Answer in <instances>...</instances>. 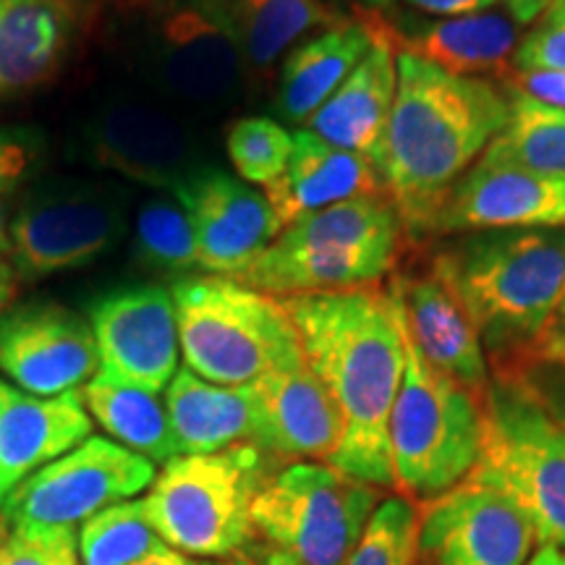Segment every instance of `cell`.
<instances>
[{"label": "cell", "mask_w": 565, "mask_h": 565, "mask_svg": "<svg viewBox=\"0 0 565 565\" xmlns=\"http://www.w3.org/2000/svg\"><path fill=\"white\" fill-rule=\"evenodd\" d=\"M419 511L406 498H387L374 508L362 540L345 565H416Z\"/></svg>", "instance_id": "obj_34"}, {"label": "cell", "mask_w": 565, "mask_h": 565, "mask_svg": "<svg viewBox=\"0 0 565 565\" xmlns=\"http://www.w3.org/2000/svg\"><path fill=\"white\" fill-rule=\"evenodd\" d=\"M494 356L524 353L555 320L565 288V225L456 236L429 267Z\"/></svg>", "instance_id": "obj_3"}, {"label": "cell", "mask_w": 565, "mask_h": 565, "mask_svg": "<svg viewBox=\"0 0 565 565\" xmlns=\"http://www.w3.org/2000/svg\"><path fill=\"white\" fill-rule=\"evenodd\" d=\"M307 366L333 395L343 440L330 466L374 487H395L391 414L404 380L401 309L391 291L351 288L280 296Z\"/></svg>", "instance_id": "obj_1"}, {"label": "cell", "mask_w": 565, "mask_h": 565, "mask_svg": "<svg viewBox=\"0 0 565 565\" xmlns=\"http://www.w3.org/2000/svg\"><path fill=\"white\" fill-rule=\"evenodd\" d=\"M414 11L427 13L435 19L475 17V13L492 11L500 0H406Z\"/></svg>", "instance_id": "obj_40"}, {"label": "cell", "mask_w": 565, "mask_h": 565, "mask_svg": "<svg viewBox=\"0 0 565 565\" xmlns=\"http://www.w3.org/2000/svg\"><path fill=\"white\" fill-rule=\"evenodd\" d=\"M387 291L398 299L408 335L427 364L482 401L490 385L484 349L450 288L429 270L393 280Z\"/></svg>", "instance_id": "obj_21"}, {"label": "cell", "mask_w": 565, "mask_h": 565, "mask_svg": "<svg viewBox=\"0 0 565 565\" xmlns=\"http://www.w3.org/2000/svg\"><path fill=\"white\" fill-rule=\"evenodd\" d=\"M508 87L565 110V74L557 71H508Z\"/></svg>", "instance_id": "obj_37"}, {"label": "cell", "mask_w": 565, "mask_h": 565, "mask_svg": "<svg viewBox=\"0 0 565 565\" xmlns=\"http://www.w3.org/2000/svg\"><path fill=\"white\" fill-rule=\"evenodd\" d=\"M168 419L179 456L221 454L257 440V395L249 385H215L186 366L166 387Z\"/></svg>", "instance_id": "obj_25"}, {"label": "cell", "mask_w": 565, "mask_h": 565, "mask_svg": "<svg viewBox=\"0 0 565 565\" xmlns=\"http://www.w3.org/2000/svg\"><path fill=\"white\" fill-rule=\"evenodd\" d=\"M267 202L282 228L312 215L317 210L333 207L345 200L366 194H387L383 175L370 160L338 150L309 129L294 134V152L278 181L263 189Z\"/></svg>", "instance_id": "obj_23"}, {"label": "cell", "mask_w": 565, "mask_h": 565, "mask_svg": "<svg viewBox=\"0 0 565 565\" xmlns=\"http://www.w3.org/2000/svg\"><path fill=\"white\" fill-rule=\"evenodd\" d=\"M89 147L103 168L126 179L173 189L189 173V137L166 110L118 103L95 118Z\"/></svg>", "instance_id": "obj_22"}, {"label": "cell", "mask_w": 565, "mask_h": 565, "mask_svg": "<svg viewBox=\"0 0 565 565\" xmlns=\"http://www.w3.org/2000/svg\"><path fill=\"white\" fill-rule=\"evenodd\" d=\"M469 477L526 515L542 547H565V412L524 374L500 370L482 395V450Z\"/></svg>", "instance_id": "obj_5"}, {"label": "cell", "mask_w": 565, "mask_h": 565, "mask_svg": "<svg viewBox=\"0 0 565 565\" xmlns=\"http://www.w3.org/2000/svg\"><path fill=\"white\" fill-rule=\"evenodd\" d=\"M183 364L215 385H249L307 364L286 303L228 275H186L171 288Z\"/></svg>", "instance_id": "obj_6"}, {"label": "cell", "mask_w": 565, "mask_h": 565, "mask_svg": "<svg viewBox=\"0 0 565 565\" xmlns=\"http://www.w3.org/2000/svg\"><path fill=\"white\" fill-rule=\"evenodd\" d=\"M404 223L387 194H366L286 225L233 280L270 296L377 286L398 259Z\"/></svg>", "instance_id": "obj_4"}, {"label": "cell", "mask_w": 565, "mask_h": 565, "mask_svg": "<svg viewBox=\"0 0 565 565\" xmlns=\"http://www.w3.org/2000/svg\"><path fill=\"white\" fill-rule=\"evenodd\" d=\"M244 51L225 0H171L150 26V63L162 87L183 100L207 103L231 87Z\"/></svg>", "instance_id": "obj_15"}, {"label": "cell", "mask_w": 565, "mask_h": 565, "mask_svg": "<svg viewBox=\"0 0 565 565\" xmlns=\"http://www.w3.org/2000/svg\"><path fill=\"white\" fill-rule=\"evenodd\" d=\"M395 68L383 183L406 236L422 238L433 236L450 189L505 129L511 100L490 79L448 74L408 53L395 55Z\"/></svg>", "instance_id": "obj_2"}, {"label": "cell", "mask_w": 565, "mask_h": 565, "mask_svg": "<svg viewBox=\"0 0 565 565\" xmlns=\"http://www.w3.org/2000/svg\"><path fill=\"white\" fill-rule=\"evenodd\" d=\"M380 34V17L335 19L294 47L280 71L278 108L291 124H309V118L322 108L335 89L349 79V74L364 55L372 51Z\"/></svg>", "instance_id": "obj_24"}, {"label": "cell", "mask_w": 565, "mask_h": 565, "mask_svg": "<svg viewBox=\"0 0 565 565\" xmlns=\"http://www.w3.org/2000/svg\"><path fill=\"white\" fill-rule=\"evenodd\" d=\"M398 53L416 55L456 76L508 74L515 47L521 42L519 21L511 13L484 11L475 17L433 19L401 32L387 24Z\"/></svg>", "instance_id": "obj_26"}, {"label": "cell", "mask_w": 565, "mask_h": 565, "mask_svg": "<svg viewBox=\"0 0 565 565\" xmlns=\"http://www.w3.org/2000/svg\"><path fill=\"white\" fill-rule=\"evenodd\" d=\"M416 511L422 565H524L536 542L526 515L475 477Z\"/></svg>", "instance_id": "obj_12"}, {"label": "cell", "mask_w": 565, "mask_h": 565, "mask_svg": "<svg viewBox=\"0 0 565 565\" xmlns=\"http://www.w3.org/2000/svg\"><path fill=\"white\" fill-rule=\"evenodd\" d=\"M124 204L103 192H58L30 200L11 217V267L19 280L79 270L121 242Z\"/></svg>", "instance_id": "obj_11"}, {"label": "cell", "mask_w": 565, "mask_h": 565, "mask_svg": "<svg viewBox=\"0 0 565 565\" xmlns=\"http://www.w3.org/2000/svg\"><path fill=\"white\" fill-rule=\"evenodd\" d=\"M158 466L108 437H87L26 477L0 508L6 526H74L150 490Z\"/></svg>", "instance_id": "obj_10"}, {"label": "cell", "mask_w": 565, "mask_h": 565, "mask_svg": "<svg viewBox=\"0 0 565 565\" xmlns=\"http://www.w3.org/2000/svg\"><path fill=\"white\" fill-rule=\"evenodd\" d=\"M278 458L254 443L221 454L175 456L162 466L141 511L168 547L192 557H236L249 536L252 503Z\"/></svg>", "instance_id": "obj_8"}, {"label": "cell", "mask_w": 565, "mask_h": 565, "mask_svg": "<svg viewBox=\"0 0 565 565\" xmlns=\"http://www.w3.org/2000/svg\"><path fill=\"white\" fill-rule=\"evenodd\" d=\"M521 362L565 366V320L550 322L536 341L521 353Z\"/></svg>", "instance_id": "obj_39"}, {"label": "cell", "mask_w": 565, "mask_h": 565, "mask_svg": "<svg viewBox=\"0 0 565 565\" xmlns=\"http://www.w3.org/2000/svg\"><path fill=\"white\" fill-rule=\"evenodd\" d=\"M401 333L406 366L391 414L393 479L404 498L424 503L475 471L482 450V401L427 364L404 315Z\"/></svg>", "instance_id": "obj_9"}, {"label": "cell", "mask_w": 565, "mask_h": 565, "mask_svg": "<svg viewBox=\"0 0 565 565\" xmlns=\"http://www.w3.org/2000/svg\"><path fill=\"white\" fill-rule=\"evenodd\" d=\"M100 370L89 320L51 301L0 315V374L19 391L53 398L82 391Z\"/></svg>", "instance_id": "obj_14"}, {"label": "cell", "mask_w": 565, "mask_h": 565, "mask_svg": "<svg viewBox=\"0 0 565 565\" xmlns=\"http://www.w3.org/2000/svg\"><path fill=\"white\" fill-rule=\"evenodd\" d=\"M257 395V440L273 458L333 461L343 419L333 395L307 364L278 370L252 383Z\"/></svg>", "instance_id": "obj_19"}, {"label": "cell", "mask_w": 565, "mask_h": 565, "mask_svg": "<svg viewBox=\"0 0 565 565\" xmlns=\"http://www.w3.org/2000/svg\"><path fill=\"white\" fill-rule=\"evenodd\" d=\"M380 487L333 466L291 463L254 498L242 550L252 565H345L374 508Z\"/></svg>", "instance_id": "obj_7"}, {"label": "cell", "mask_w": 565, "mask_h": 565, "mask_svg": "<svg viewBox=\"0 0 565 565\" xmlns=\"http://www.w3.org/2000/svg\"><path fill=\"white\" fill-rule=\"evenodd\" d=\"M92 429L82 391L40 398L0 377V508L26 477L82 445Z\"/></svg>", "instance_id": "obj_18"}, {"label": "cell", "mask_w": 565, "mask_h": 565, "mask_svg": "<svg viewBox=\"0 0 565 565\" xmlns=\"http://www.w3.org/2000/svg\"><path fill=\"white\" fill-rule=\"evenodd\" d=\"M11 249V217H9V207H6L3 194H0V257L9 254Z\"/></svg>", "instance_id": "obj_44"}, {"label": "cell", "mask_w": 565, "mask_h": 565, "mask_svg": "<svg viewBox=\"0 0 565 565\" xmlns=\"http://www.w3.org/2000/svg\"><path fill=\"white\" fill-rule=\"evenodd\" d=\"M505 6V11L519 21V24H532L534 19H540L555 0H500Z\"/></svg>", "instance_id": "obj_41"}, {"label": "cell", "mask_w": 565, "mask_h": 565, "mask_svg": "<svg viewBox=\"0 0 565 565\" xmlns=\"http://www.w3.org/2000/svg\"><path fill=\"white\" fill-rule=\"evenodd\" d=\"M32 166V147L21 134L0 129V194L11 192Z\"/></svg>", "instance_id": "obj_38"}, {"label": "cell", "mask_w": 565, "mask_h": 565, "mask_svg": "<svg viewBox=\"0 0 565 565\" xmlns=\"http://www.w3.org/2000/svg\"><path fill=\"white\" fill-rule=\"evenodd\" d=\"M391 30L380 21V34L364 61L351 71L335 95L309 118L307 129L317 137L370 160L383 175L387 126H391L398 68Z\"/></svg>", "instance_id": "obj_20"}, {"label": "cell", "mask_w": 565, "mask_h": 565, "mask_svg": "<svg viewBox=\"0 0 565 565\" xmlns=\"http://www.w3.org/2000/svg\"><path fill=\"white\" fill-rule=\"evenodd\" d=\"M82 565H134L166 545L139 500H124L95 513L76 532Z\"/></svg>", "instance_id": "obj_31"}, {"label": "cell", "mask_w": 565, "mask_h": 565, "mask_svg": "<svg viewBox=\"0 0 565 565\" xmlns=\"http://www.w3.org/2000/svg\"><path fill=\"white\" fill-rule=\"evenodd\" d=\"M0 565H82L74 526H6Z\"/></svg>", "instance_id": "obj_35"}, {"label": "cell", "mask_w": 565, "mask_h": 565, "mask_svg": "<svg viewBox=\"0 0 565 565\" xmlns=\"http://www.w3.org/2000/svg\"><path fill=\"white\" fill-rule=\"evenodd\" d=\"M511 116L484 158L532 168L542 173H565V110L540 103L508 87Z\"/></svg>", "instance_id": "obj_30"}, {"label": "cell", "mask_w": 565, "mask_h": 565, "mask_svg": "<svg viewBox=\"0 0 565 565\" xmlns=\"http://www.w3.org/2000/svg\"><path fill=\"white\" fill-rule=\"evenodd\" d=\"M171 194L192 217L200 270L207 275L233 278L282 231L265 192L215 168L189 173Z\"/></svg>", "instance_id": "obj_17"}, {"label": "cell", "mask_w": 565, "mask_h": 565, "mask_svg": "<svg viewBox=\"0 0 565 565\" xmlns=\"http://www.w3.org/2000/svg\"><path fill=\"white\" fill-rule=\"evenodd\" d=\"M17 273H13L11 263H6V259H0V315H3V309L9 307V301L13 299V291H17Z\"/></svg>", "instance_id": "obj_43"}, {"label": "cell", "mask_w": 565, "mask_h": 565, "mask_svg": "<svg viewBox=\"0 0 565 565\" xmlns=\"http://www.w3.org/2000/svg\"><path fill=\"white\" fill-rule=\"evenodd\" d=\"M228 565H252L249 561H244V557H231Z\"/></svg>", "instance_id": "obj_48"}, {"label": "cell", "mask_w": 565, "mask_h": 565, "mask_svg": "<svg viewBox=\"0 0 565 565\" xmlns=\"http://www.w3.org/2000/svg\"><path fill=\"white\" fill-rule=\"evenodd\" d=\"M74 30L71 0H0V97L51 79Z\"/></svg>", "instance_id": "obj_27"}, {"label": "cell", "mask_w": 565, "mask_h": 565, "mask_svg": "<svg viewBox=\"0 0 565 565\" xmlns=\"http://www.w3.org/2000/svg\"><path fill=\"white\" fill-rule=\"evenodd\" d=\"M134 254L141 265L162 273L200 270L192 217L173 194L141 204L134 225Z\"/></svg>", "instance_id": "obj_32"}, {"label": "cell", "mask_w": 565, "mask_h": 565, "mask_svg": "<svg viewBox=\"0 0 565 565\" xmlns=\"http://www.w3.org/2000/svg\"><path fill=\"white\" fill-rule=\"evenodd\" d=\"M244 58L257 68L273 66L303 34L335 21L322 0H225Z\"/></svg>", "instance_id": "obj_29"}, {"label": "cell", "mask_w": 565, "mask_h": 565, "mask_svg": "<svg viewBox=\"0 0 565 565\" xmlns=\"http://www.w3.org/2000/svg\"><path fill=\"white\" fill-rule=\"evenodd\" d=\"M526 565H565V553L561 547H542Z\"/></svg>", "instance_id": "obj_45"}, {"label": "cell", "mask_w": 565, "mask_h": 565, "mask_svg": "<svg viewBox=\"0 0 565 565\" xmlns=\"http://www.w3.org/2000/svg\"><path fill=\"white\" fill-rule=\"evenodd\" d=\"M565 225V173L479 158L445 196L433 236Z\"/></svg>", "instance_id": "obj_16"}, {"label": "cell", "mask_w": 565, "mask_h": 565, "mask_svg": "<svg viewBox=\"0 0 565 565\" xmlns=\"http://www.w3.org/2000/svg\"><path fill=\"white\" fill-rule=\"evenodd\" d=\"M294 152V134L273 118L249 116L231 126L228 158L249 186L278 181Z\"/></svg>", "instance_id": "obj_33"}, {"label": "cell", "mask_w": 565, "mask_h": 565, "mask_svg": "<svg viewBox=\"0 0 565 565\" xmlns=\"http://www.w3.org/2000/svg\"><path fill=\"white\" fill-rule=\"evenodd\" d=\"M349 3L359 6V9H364L366 13H380L383 9H387L393 0H349Z\"/></svg>", "instance_id": "obj_46"}, {"label": "cell", "mask_w": 565, "mask_h": 565, "mask_svg": "<svg viewBox=\"0 0 565 565\" xmlns=\"http://www.w3.org/2000/svg\"><path fill=\"white\" fill-rule=\"evenodd\" d=\"M134 565H221V563H212L207 557H192V555H183L179 550L162 545L158 553L147 555L145 561L134 563Z\"/></svg>", "instance_id": "obj_42"}, {"label": "cell", "mask_w": 565, "mask_h": 565, "mask_svg": "<svg viewBox=\"0 0 565 565\" xmlns=\"http://www.w3.org/2000/svg\"><path fill=\"white\" fill-rule=\"evenodd\" d=\"M100 370L108 383L162 393L179 372V324L171 291L160 286H134L105 294L92 303Z\"/></svg>", "instance_id": "obj_13"}, {"label": "cell", "mask_w": 565, "mask_h": 565, "mask_svg": "<svg viewBox=\"0 0 565 565\" xmlns=\"http://www.w3.org/2000/svg\"><path fill=\"white\" fill-rule=\"evenodd\" d=\"M82 398L92 422L100 424L113 443L150 458L154 466H166L179 456L168 406L160 401V393L92 377L82 387Z\"/></svg>", "instance_id": "obj_28"}, {"label": "cell", "mask_w": 565, "mask_h": 565, "mask_svg": "<svg viewBox=\"0 0 565 565\" xmlns=\"http://www.w3.org/2000/svg\"><path fill=\"white\" fill-rule=\"evenodd\" d=\"M555 320H565V288H563L561 303H557V312H555ZM555 320H553V322H555Z\"/></svg>", "instance_id": "obj_47"}, {"label": "cell", "mask_w": 565, "mask_h": 565, "mask_svg": "<svg viewBox=\"0 0 565 565\" xmlns=\"http://www.w3.org/2000/svg\"><path fill=\"white\" fill-rule=\"evenodd\" d=\"M511 71L565 74V0H555L515 47Z\"/></svg>", "instance_id": "obj_36"}]
</instances>
